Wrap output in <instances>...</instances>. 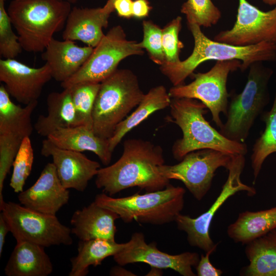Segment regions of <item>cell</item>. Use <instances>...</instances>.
<instances>
[{
	"label": "cell",
	"mask_w": 276,
	"mask_h": 276,
	"mask_svg": "<svg viewBox=\"0 0 276 276\" xmlns=\"http://www.w3.org/2000/svg\"><path fill=\"white\" fill-rule=\"evenodd\" d=\"M164 162L160 146L141 139H128L124 142L120 158L99 169L95 185L109 196L134 187L147 192L161 190L170 184L159 171Z\"/></svg>",
	"instance_id": "cell-1"
},
{
	"label": "cell",
	"mask_w": 276,
	"mask_h": 276,
	"mask_svg": "<svg viewBox=\"0 0 276 276\" xmlns=\"http://www.w3.org/2000/svg\"><path fill=\"white\" fill-rule=\"evenodd\" d=\"M194 38L192 54L185 60L160 65V70L174 86L185 84L186 79L202 63L209 60H238L241 62L242 72L257 62L276 59V43L264 42L249 46H237L212 40L196 24H188Z\"/></svg>",
	"instance_id": "cell-2"
},
{
	"label": "cell",
	"mask_w": 276,
	"mask_h": 276,
	"mask_svg": "<svg viewBox=\"0 0 276 276\" xmlns=\"http://www.w3.org/2000/svg\"><path fill=\"white\" fill-rule=\"evenodd\" d=\"M169 121L176 124L182 132L172 147L174 158L180 161L189 152L211 149L231 155H245V143L229 140L214 128L204 118L208 108L201 101L191 98H171Z\"/></svg>",
	"instance_id": "cell-3"
},
{
	"label": "cell",
	"mask_w": 276,
	"mask_h": 276,
	"mask_svg": "<svg viewBox=\"0 0 276 276\" xmlns=\"http://www.w3.org/2000/svg\"><path fill=\"white\" fill-rule=\"evenodd\" d=\"M71 4L61 0H13L7 9L22 50L43 52L65 27Z\"/></svg>",
	"instance_id": "cell-4"
},
{
	"label": "cell",
	"mask_w": 276,
	"mask_h": 276,
	"mask_svg": "<svg viewBox=\"0 0 276 276\" xmlns=\"http://www.w3.org/2000/svg\"><path fill=\"white\" fill-rule=\"evenodd\" d=\"M137 77L128 69H117L100 83L92 112L95 133L109 139L117 126L144 96Z\"/></svg>",
	"instance_id": "cell-5"
},
{
	"label": "cell",
	"mask_w": 276,
	"mask_h": 276,
	"mask_svg": "<svg viewBox=\"0 0 276 276\" xmlns=\"http://www.w3.org/2000/svg\"><path fill=\"white\" fill-rule=\"evenodd\" d=\"M186 190L170 184L166 188L114 198L105 193L96 196L99 205L116 213L124 222L133 221L153 225L175 221L184 206Z\"/></svg>",
	"instance_id": "cell-6"
},
{
	"label": "cell",
	"mask_w": 276,
	"mask_h": 276,
	"mask_svg": "<svg viewBox=\"0 0 276 276\" xmlns=\"http://www.w3.org/2000/svg\"><path fill=\"white\" fill-rule=\"evenodd\" d=\"M273 70L257 62L249 67L246 84L239 94L230 93L226 120L219 132L227 139L244 143L257 118L269 101L268 83Z\"/></svg>",
	"instance_id": "cell-7"
},
{
	"label": "cell",
	"mask_w": 276,
	"mask_h": 276,
	"mask_svg": "<svg viewBox=\"0 0 276 276\" xmlns=\"http://www.w3.org/2000/svg\"><path fill=\"white\" fill-rule=\"evenodd\" d=\"M1 213L17 242H29L44 247L70 245L71 229L56 215L40 213L12 201L0 204Z\"/></svg>",
	"instance_id": "cell-8"
},
{
	"label": "cell",
	"mask_w": 276,
	"mask_h": 276,
	"mask_svg": "<svg viewBox=\"0 0 276 276\" xmlns=\"http://www.w3.org/2000/svg\"><path fill=\"white\" fill-rule=\"evenodd\" d=\"M139 42L128 40L123 28L117 25L104 35L81 67L61 83L63 88L82 83H100L118 69L119 63L132 55H142Z\"/></svg>",
	"instance_id": "cell-9"
},
{
	"label": "cell",
	"mask_w": 276,
	"mask_h": 276,
	"mask_svg": "<svg viewBox=\"0 0 276 276\" xmlns=\"http://www.w3.org/2000/svg\"><path fill=\"white\" fill-rule=\"evenodd\" d=\"M238 60L217 61L205 73H193L194 80L191 83L173 86L168 93L171 98H188L202 102L210 111L212 120L220 128L223 123L221 113L227 114L229 94L226 83L229 74L240 69Z\"/></svg>",
	"instance_id": "cell-10"
},
{
	"label": "cell",
	"mask_w": 276,
	"mask_h": 276,
	"mask_svg": "<svg viewBox=\"0 0 276 276\" xmlns=\"http://www.w3.org/2000/svg\"><path fill=\"white\" fill-rule=\"evenodd\" d=\"M234 156L214 149L198 150L187 154L176 165L160 166L159 171L169 180L181 181L200 201L210 190L216 170L220 167L227 170Z\"/></svg>",
	"instance_id": "cell-11"
},
{
	"label": "cell",
	"mask_w": 276,
	"mask_h": 276,
	"mask_svg": "<svg viewBox=\"0 0 276 276\" xmlns=\"http://www.w3.org/2000/svg\"><path fill=\"white\" fill-rule=\"evenodd\" d=\"M38 101L24 107L13 103L3 84L0 86V195L5 179L13 165L20 145L30 137L34 126L32 114Z\"/></svg>",
	"instance_id": "cell-12"
},
{
	"label": "cell",
	"mask_w": 276,
	"mask_h": 276,
	"mask_svg": "<svg viewBox=\"0 0 276 276\" xmlns=\"http://www.w3.org/2000/svg\"><path fill=\"white\" fill-rule=\"evenodd\" d=\"M245 155H236L227 170L228 175L221 191L209 210L198 217L193 218L187 215L179 214L175 221L179 230L187 235V240L191 246L197 247L205 252L217 246L210 236V227L216 212L226 200L240 191H245L248 195L256 193L254 188L243 183L241 174L245 166Z\"/></svg>",
	"instance_id": "cell-13"
},
{
	"label": "cell",
	"mask_w": 276,
	"mask_h": 276,
	"mask_svg": "<svg viewBox=\"0 0 276 276\" xmlns=\"http://www.w3.org/2000/svg\"><path fill=\"white\" fill-rule=\"evenodd\" d=\"M213 39L237 46L252 45L264 42L276 43V7L263 11L247 0H239L233 27L220 32Z\"/></svg>",
	"instance_id": "cell-14"
},
{
	"label": "cell",
	"mask_w": 276,
	"mask_h": 276,
	"mask_svg": "<svg viewBox=\"0 0 276 276\" xmlns=\"http://www.w3.org/2000/svg\"><path fill=\"white\" fill-rule=\"evenodd\" d=\"M119 265L134 263H145L151 267L171 269L183 276H195L192 267L197 265L200 259L197 252H185L170 255L159 250L153 242L147 244L142 233H133L125 247L113 256Z\"/></svg>",
	"instance_id": "cell-15"
},
{
	"label": "cell",
	"mask_w": 276,
	"mask_h": 276,
	"mask_svg": "<svg viewBox=\"0 0 276 276\" xmlns=\"http://www.w3.org/2000/svg\"><path fill=\"white\" fill-rule=\"evenodd\" d=\"M52 78L46 63L33 67L15 60H0V81L10 96L25 105L38 101L42 89Z\"/></svg>",
	"instance_id": "cell-16"
},
{
	"label": "cell",
	"mask_w": 276,
	"mask_h": 276,
	"mask_svg": "<svg viewBox=\"0 0 276 276\" xmlns=\"http://www.w3.org/2000/svg\"><path fill=\"white\" fill-rule=\"evenodd\" d=\"M41 153L52 157L58 176L67 189L83 192L100 168L98 162L82 152L59 148L47 138L42 142Z\"/></svg>",
	"instance_id": "cell-17"
},
{
	"label": "cell",
	"mask_w": 276,
	"mask_h": 276,
	"mask_svg": "<svg viewBox=\"0 0 276 276\" xmlns=\"http://www.w3.org/2000/svg\"><path fill=\"white\" fill-rule=\"evenodd\" d=\"M70 192L61 182L53 163H48L36 181L28 189L18 193L22 205L34 211L56 215L67 204Z\"/></svg>",
	"instance_id": "cell-18"
},
{
	"label": "cell",
	"mask_w": 276,
	"mask_h": 276,
	"mask_svg": "<svg viewBox=\"0 0 276 276\" xmlns=\"http://www.w3.org/2000/svg\"><path fill=\"white\" fill-rule=\"evenodd\" d=\"M114 10V3L110 0L102 7H73L66 21L63 39L81 41L95 48L104 36L103 29L107 27L109 16Z\"/></svg>",
	"instance_id": "cell-19"
},
{
	"label": "cell",
	"mask_w": 276,
	"mask_h": 276,
	"mask_svg": "<svg viewBox=\"0 0 276 276\" xmlns=\"http://www.w3.org/2000/svg\"><path fill=\"white\" fill-rule=\"evenodd\" d=\"M94 48L80 47L75 41H61L54 38L41 54L42 60L49 65L52 78L62 83L69 79L87 60Z\"/></svg>",
	"instance_id": "cell-20"
},
{
	"label": "cell",
	"mask_w": 276,
	"mask_h": 276,
	"mask_svg": "<svg viewBox=\"0 0 276 276\" xmlns=\"http://www.w3.org/2000/svg\"><path fill=\"white\" fill-rule=\"evenodd\" d=\"M120 218L114 212L102 207L95 201L73 214L71 233L80 240L103 239L115 241V221Z\"/></svg>",
	"instance_id": "cell-21"
},
{
	"label": "cell",
	"mask_w": 276,
	"mask_h": 276,
	"mask_svg": "<svg viewBox=\"0 0 276 276\" xmlns=\"http://www.w3.org/2000/svg\"><path fill=\"white\" fill-rule=\"evenodd\" d=\"M47 138L62 149L93 152L105 166L110 163L112 152L110 150L108 140L98 136L89 127L79 125L59 128Z\"/></svg>",
	"instance_id": "cell-22"
},
{
	"label": "cell",
	"mask_w": 276,
	"mask_h": 276,
	"mask_svg": "<svg viewBox=\"0 0 276 276\" xmlns=\"http://www.w3.org/2000/svg\"><path fill=\"white\" fill-rule=\"evenodd\" d=\"M44 247L29 242H17L4 269L7 276H48L53 271Z\"/></svg>",
	"instance_id": "cell-23"
},
{
	"label": "cell",
	"mask_w": 276,
	"mask_h": 276,
	"mask_svg": "<svg viewBox=\"0 0 276 276\" xmlns=\"http://www.w3.org/2000/svg\"><path fill=\"white\" fill-rule=\"evenodd\" d=\"M47 105V114L40 115L34 126L39 135L47 137L59 128L79 126L70 88L50 93Z\"/></svg>",
	"instance_id": "cell-24"
},
{
	"label": "cell",
	"mask_w": 276,
	"mask_h": 276,
	"mask_svg": "<svg viewBox=\"0 0 276 276\" xmlns=\"http://www.w3.org/2000/svg\"><path fill=\"white\" fill-rule=\"evenodd\" d=\"M171 100L164 86L161 85L151 88L144 94L134 111L117 126L112 136L108 139L110 151L113 152L123 137L152 113L169 107Z\"/></svg>",
	"instance_id": "cell-25"
},
{
	"label": "cell",
	"mask_w": 276,
	"mask_h": 276,
	"mask_svg": "<svg viewBox=\"0 0 276 276\" xmlns=\"http://www.w3.org/2000/svg\"><path fill=\"white\" fill-rule=\"evenodd\" d=\"M276 229V206L257 211L239 214L227 229L228 236L236 243L246 244Z\"/></svg>",
	"instance_id": "cell-26"
},
{
	"label": "cell",
	"mask_w": 276,
	"mask_h": 276,
	"mask_svg": "<svg viewBox=\"0 0 276 276\" xmlns=\"http://www.w3.org/2000/svg\"><path fill=\"white\" fill-rule=\"evenodd\" d=\"M246 245L249 263L241 269L240 275L276 276V229Z\"/></svg>",
	"instance_id": "cell-27"
},
{
	"label": "cell",
	"mask_w": 276,
	"mask_h": 276,
	"mask_svg": "<svg viewBox=\"0 0 276 276\" xmlns=\"http://www.w3.org/2000/svg\"><path fill=\"white\" fill-rule=\"evenodd\" d=\"M126 243H118L115 241L103 239L80 240L78 254L71 259L70 276H85L90 266L100 265L109 256H113L122 250Z\"/></svg>",
	"instance_id": "cell-28"
},
{
	"label": "cell",
	"mask_w": 276,
	"mask_h": 276,
	"mask_svg": "<svg viewBox=\"0 0 276 276\" xmlns=\"http://www.w3.org/2000/svg\"><path fill=\"white\" fill-rule=\"evenodd\" d=\"M261 114V120L265 123V128L260 136L256 140L251 155L254 184L264 160L268 156L276 152V87L274 100L270 110Z\"/></svg>",
	"instance_id": "cell-29"
},
{
	"label": "cell",
	"mask_w": 276,
	"mask_h": 276,
	"mask_svg": "<svg viewBox=\"0 0 276 276\" xmlns=\"http://www.w3.org/2000/svg\"><path fill=\"white\" fill-rule=\"evenodd\" d=\"M100 85V83H82L68 87L79 125L93 129L92 112Z\"/></svg>",
	"instance_id": "cell-30"
},
{
	"label": "cell",
	"mask_w": 276,
	"mask_h": 276,
	"mask_svg": "<svg viewBox=\"0 0 276 276\" xmlns=\"http://www.w3.org/2000/svg\"><path fill=\"white\" fill-rule=\"evenodd\" d=\"M180 11L185 15L187 24H196L205 28L216 25L221 17V12L211 0H187Z\"/></svg>",
	"instance_id": "cell-31"
},
{
	"label": "cell",
	"mask_w": 276,
	"mask_h": 276,
	"mask_svg": "<svg viewBox=\"0 0 276 276\" xmlns=\"http://www.w3.org/2000/svg\"><path fill=\"white\" fill-rule=\"evenodd\" d=\"M34 161V151L30 137L22 142L13 163L10 186L16 193L23 191L26 181L30 175Z\"/></svg>",
	"instance_id": "cell-32"
},
{
	"label": "cell",
	"mask_w": 276,
	"mask_h": 276,
	"mask_svg": "<svg viewBox=\"0 0 276 276\" xmlns=\"http://www.w3.org/2000/svg\"><path fill=\"white\" fill-rule=\"evenodd\" d=\"M5 1L0 0V55L4 59H15L22 51L19 37L6 10Z\"/></svg>",
	"instance_id": "cell-33"
},
{
	"label": "cell",
	"mask_w": 276,
	"mask_h": 276,
	"mask_svg": "<svg viewBox=\"0 0 276 276\" xmlns=\"http://www.w3.org/2000/svg\"><path fill=\"white\" fill-rule=\"evenodd\" d=\"M181 22L182 18L178 16L162 29V45L166 63H173L180 60V53L184 47L179 39Z\"/></svg>",
	"instance_id": "cell-34"
},
{
	"label": "cell",
	"mask_w": 276,
	"mask_h": 276,
	"mask_svg": "<svg viewBox=\"0 0 276 276\" xmlns=\"http://www.w3.org/2000/svg\"><path fill=\"white\" fill-rule=\"evenodd\" d=\"M144 37L139 42L141 47L146 49L150 59L159 65L165 62L162 45V29L151 20L143 22Z\"/></svg>",
	"instance_id": "cell-35"
},
{
	"label": "cell",
	"mask_w": 276,
	"mask_h": 276,
	"mask_svg": "<svg viewBox=\"0 0 276 276\" xmlns=\"http://www.w3.org/2000/svg\"><path fill=\"white\" fill-rule=\"evenodd\" d=\"M217 246L206 252L205 255H201L199 261L195 268L198 276H220L223 272L215 267L210 261V256L216 249Z\"/></svg>",
	"instance_id": "cell-36"
},
{
	"label": "cell",
	"mask_w": 276,
	"mask_h": 276,
	"mask_svg": "<svg viewBox=\"0 0 276 276\" xmlns=\"http://www.w3.org/2000/svg\"><path fill=\"white\" fill-rule=\"evenodd\" d=\"M133 2L131 0H116L114 3V9L118 14L129 18L133 16Z\"/></svg>",
	"instance_id": "cell-37"
},
{
	"label": "cell",
	"mask_w": 276,
	"mask_h": 276,
	"mask_svg": "<svg viewBox=\"0 0 276 276\" xmlns=\"http://www.w3.org/2000/svg\"><path fill=\"white\" fill-rule=\"evenodd\" d=\"M133 16L137 18H143L147 16L150 10L147 0H135L133 2Z\"/></svg>",
	"instance_id": "cell-38"
},
{
	"label": "cell",
	"mask_w": 276,
	"mask_h": 276,
	"mask_svg": "<svg viewBox=\"0 0 276 276\" xmlns=\"http://www.w3.org/2000/svg\"><path fill=\"white\" fill-rule=\"evenodd\" d=\"M10 232V227L3 214H0V257L3 250L4 243L8 233Z\"/></svg>",
	"instance_id": "cell-39"
},
{
	"label": "cell",
	"mask_w": 276,
	"mask_h": 276,
	"mask_svg": "<svg viewBox=\"0 0 276 276\" xmlns=\"http://www.w3.org/2000/svg\"><path fill=\"white\" fill-rule=\"evenodd\" d=\"M119 265L112 267L109 271V275L112 276H133L136 275L133 272L129 271Z\"/></svg>",
	"instance_id": "cell-40"
},
{
	"label": "cell",
	"mask_w": 276,
	"mask_h": 276,
	"mask_svg": "<svg viewBox=\"0 0 276 276\" xmlns=\"http://www.w3.org/2000/svg\"><path fill=\"white\" fill-rule=\"evenodd\" d=\"M151 270L147 274V275H161L163 274L162 269L157 267H151Z\"/></svg>",
	"instance_id": "cell-41"
},
{
	"label": "cell",
	"mask_w": 276,
	"mask_h": 276,
	"mask_svg": "<svg viewBox=\"0 0 276 276\" xmlns=\"http://www.w3.org/2000/svg\"><path fill=\"white\" fill-rule=\"evenodd\" d=\"M262 1L264 3L270 6L276 5V0H262Z\"/></svg>",
	"instance_id": "cell-42"
},
{
	"label": "cell",
	"mask_w": 276,
	"mask_h": 276,
	"mask_svg": "<svg viewBox=\"0 0 276 276\" xmlns=\"http://www.w3.org/2000/svg\"><path fill=\"white\" fill-rule=\"evenodd\" d=\"M61 1H63L68 2L71 4H75L78 1V0H61Z\"/></svg>",
	"instance_id": "cell-43"
},
{
	"label": "cell",
	"mask_w": 276,
	"mask_h": 276,
	"mask_svg": "<svg viewBox=\"0 0 276 276\" xmlns=\"http://www.w3.org/2000/svg\"><path fill=\"white\" fill-rule=\"evenodd\" d=\"M111 1V2H112L113 3H114V2L116 1V0H110Z\"/></svg>",
	"instance_id": "cell-44"
},
{
	"label": "cell",
	"mask_w": 276,
	"mask_h": 276,
	"mask_svg": "<svg viewBox=\"0 0 276 276\" xmlns=\"http://www.w3.org/2000/svg\"><path fill=\"white\" fill-rule=\"evenodd\" d=\"M16 1H22V0H16Z\"/></svg>",
	"instance_id": "cell-45"
}]
</instances>
